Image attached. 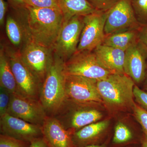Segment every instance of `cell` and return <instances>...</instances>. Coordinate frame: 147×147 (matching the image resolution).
I'll list each match as a JSON object with an SVG mask.
<instances>
[{
  "label": "cell",
  "instance_id": "1",
  "mask_svg": "<svg viewBox=\"0 0 147 147\" xmlns=\"http://www.w3.org/2000/svg\"><path fill=\"white\" fill-rule=\"evenodd\" d=\"M25 8L27 13L22 21L28 41L53 49L64 22L62 11L27 5Z\"/></svg>",
  "mask_w": 147,
  "mask_h": 147
},
{
  "label": "cell",
  "instance_id": "2",
  "mask_svg": "<svg viewBox=\"0 0 147 147\" xmlns=\"http://www.w3.org/2000/svg\"><path fill=\"white\" fill-rule=\"evenodd\" d=\"M134 81L125 74L112 73L97 81V88L105 105L110 111L119 112L133 108L135 102Z\"/></svg>",
  "mask_w": 147,
  "mask_h": 147
},
{
  "label": "cell",
  "instance_id": "3",
  "mask_svg": "<svg viewBox=\"0 0 147 147\" xmlns=\"http://www.w3.org/2000/svg\"><path fill=\"white\" fill-rule=\"evenodd\" d=\"M65 76L64 61L54 53L40 94V101L47 116H55L65 100Z\"/></svg>",
  "mask_w": 147,
  "mask_h": 147
},
{
  "label": "cell",
  "instance_id": "4",
  "mask_svg": "<svg viewBox=\"0 0 147 147\" xmlns=\"http://www.w3.org/2000/svg\"><path fill=\"white\" fill-rule=\"evenodd\" d=\"M96 107L91 104L74 102L66 98L54 117L66 129L75 132L102 119V113L96 109Z\"/></svg>",
  "mask_w": 147,
  "mask_h": 147
},
{
  "label": "cell",
  "instance_id": "5",
  "mask_svg": "<svg viewBox=\"0 0 147 147\" xmlns=\"http://www.w3.org/2000/svg\"><path fill=\"white\" fill-rule=\"evenodd\" d=\"M3 47L15 77L17 92L39 100L41 84L22 60L20 50L9 46Z\"/></svg>",
  "mask_w": 147,
  "mask_h": 147
},
{
  "label": "cell",
  "instance_id": "6",
  "mask_svg": "<svg viewBox=\"0 0 147 147\" xmlns=\"http://www.w3.org/2000/svg\"><path fill=\"white\" fill-rule=\"evenodd\" d=\"M64 70L66 75L82 76L97 81L112 73L100 65L93 51L76 52L64 62Z\"/></svg>",
  "mask_w": 147,
  "mask_h": 147
},
{
  "label": "cell",
  "instance_id": "7",
  "mask_svg": "<svg viewBox=\"0 0 147 147\" xmlns=\"http://www.w3.org/2000/svg\"><path fill=\"white\" fill-rule=\"evenodd\" d=\"M97 81L82 76L66 75V98L78 103L96 106L103 104L98 90Z\"/></svg>",
  "mask_w": 147,
  "mask_h": 147
},
{
  "label": "cell",
  "instance_id": "8",
  "mask_svg": "<svg viewBox=\"0 0 147 147\" xmlns=\"http://www.w3.org/2000/svg\"><path fill=\"white\" fill-rule=\"evenodd\" d=\"M84 16H75L65 20L53 46V53L64 62L77 50L84 26Z\"/></svg>",
  "mask_w": 147,
  "mask_h": 147
},
{
  "label": "cell",
  "instance_id": "9",
  "mask_svg": "<svg viewBox=\"0 0 147 147\" xmlns=\"http://www.w3.org/2000/svg\"><path fill=\"white\" fill-rule=\"evenodd\" d=\"M142 26L134 14L130 0H119L107 10L105 36L129 30H139Z\"/></svg>",
  "mask_w": 147,
  "mask_h": 147
},
{
  "label": "cell",
  "instance_id": "10",
  "mask_svg": "<svg viewBox=\"0 0 147 147\" xmlns=\"http://www.w3.org/2000/svg\"><path fill=\"white\" fill-rule=\"evenodd\" d=\"M107 13V11H96L84 16V26L76 53L92 51L102 44Z\"/></svg>",
  "mask_w": 147,
  "mask_h": 147
},
{
  "label": "cell",
  "instance_id": "11",
  "mask_svg": "<svg viewBox=\"0 0 147 147\" xmlns=\"http://www.w3.org/2000/svg\"><path fill=\"white\" fill-rule=\"evenodd\" d=\"M7 113L40 126H42L47 116L39 100L24 96L18 92L11 94Z\"/></svg>",
  "mask_w": 147,
  "mask_h": 147
},
{
  "label": "cell",
  "instance_id": "12",
  "mask_svg": "<svg viewBox=\"0 0 147 147\" xmlns=\"http://www.w3.org/2000/svg\"><path fill=\"white\" fill-rule=\"evenodd\" d=\"M20 52L24 62L42 84L53 61V48L29 41Z\"/></svg>",
  "mask_w": 147,
  "mask_h": 147
},
{
  "label": "cell",
  "instance_id": "13",
  "mask_svg": "<svg viewBox=\"0 0 147 147\" xmlns=\"http://www.w3.org/2000/svg\"><path fill=\"white\" fill-rule=\"evenodd\" d=\"M1 134L31 142L42 137L41 126L28 122L7 114L1 116Z\"/></svg>",
  "mask_w": 147,
  "mask_h": 147
},
{
  "label": "cell",
  "instance_id": "14",
  "mask_svg": "<svg viewBox=\"0 0 147 147\" xmlns=\"http://www.w3.org/2000/svg\"><path fill=\"white\" fill-rule=\"evenodd\" d=\"M147 69V50L139 40L125 51L124 73L135 84L144 82Z\"/></svg>",
  "mask_w": 147,
  "mask_h": 147
},
{
  "label": "cell",
  "instance_id": "15",
  "mask_svg": "<svg viewBox=\"0 0 147 147\" xmlns=\"http://www.w3.org/2000/svg\"><path fill=\"white\" fill-rule=\"evenodd\" d=\"M41 128L48 147H76L73 140L74 132L66 129L55 117L47 116Z\"/></svg>",
  "mask_w": 147,
  "mask_h": 147
},
{
  "label": "cell",
  "instance_id": "16",
  "mask_svg": "<svg viewBox=\"0 0 147 147\" xmlns=\"http://www.w3.org/2000/svg\"><path fill=\"white\" fill-rule=\"evenodd\" d=\"M93 51L98 61L103 68L112 73L125 74V51L102 44Z\"/></svg>",
  "mask_w": 147,
  "mask_h": 147
},
{
  "label": "cell",
  "instance_id": "17",
  "mask_svg": "<svg viewBox=\"0 0 147 147\" xmlns=\"http://www.w3.org/2000/svg\"><path fill=\"white\" fill-rule=\"evenodd\" d=\"M110 121L105 120L90 124L75 131L73 135V140L76 147H84L95 144L108 128Z\"/></svg>",
  "mask_w": 147,
  "mask_h": 147
},
{
  "label": "cell",
  "instance_id": "18",
  "mask_svg": "<svg viewBox=\"0 0 147 147\" xmlns=\"http://www.w3.org/2000/svg\"><path fill=\"white\" fill-rule=\"evenodd\" d=\"M7 35L16 50H21L28 42L26 31L22 21L9 16L5 22Z\"/></svg>",
  "mask_w": 147,
  "mask_h": 147
},
{
  "label": "cell",
  "instance_id": "19",
  "mask_svg": "<svg viewBox=\"0 0 147 147\" xmlns=\"http://www.w3.org/2000/svg\"><path fill=\"white\" fill-rule=\"evenodd\" d=\"M139 30H129L106 36L102 44L125 52L139 40Z\"/></svg>",
  "mask_w": 147,
  "mask_h": 147
},
{
  "label": "cell",
  "instance_id": "20",
  "mask_svg": "<svg viewBox=\"0 0 147 147\" xmlns=\"http://www.w3.org/2000/svg\"><path fill=\"white\" fill-rule=\"evenodd\" d=\"M65 20L75 16H85L96 11L87 0H60Z\"/></svg>",
  "mask_w": 147,
  "mask_h": 147
},
{
  "label": "cell",
  "instance_id": "21",
  "mask_svg": "<svg viewBox=\"0 0 147 147\" xmlns=\"http://www.w3.org/2000/svg\"><path fill=\"white\" fill-rule=\"evenodd\" d=\"M0 87L7 90L11 94L18 91L9 59L3 45H1L0 50Z\"/></svg>",
  "mask_w": 147,
  "mask_h": 147
},
{
  "label": "cell",
  "instance_id": "22",
  "mask_svg": "<svg viewBox=\"0 0 147 147\" xmlns=\"http://www.w3.org/2000/svg\"><path fill=\"white\" fill-rule=\"evenodd\" d=\"M137 21L142 26L147 25V0H130Z\"/></svg>",
  "mask_w": 147,
  "mask_h": 147
},
{
  "label": "cell",
  "instance_id": "23",
  "mask_svg": "<svg viewBox=\"0 0 147 147\" xmlns=\"http://www.w3.org/2000/svg\"><path fill=\"white\" fill-rule=\"evenodd\" d=\"M132 138V133L124 124L119 122L116 125L113 139L114 144H120L125 143L131 140Z\"/></svg>",
  "mask_w": 147,
  "mask_h": 147
},
{
  "label": "cell",
  "instance_id": "24",
  "mask_svg": "<svg viewBox=\"0 0 147 147\" xmlns=\"http://www.w3.org/2000/svg\"><path fill=\"white\" fill-rule=\"evenodd\" d=\"M31 142L0 134V147H30Z\"/></svg>",
  "mask_w": 147,
  "mask_h": 147
},
{
  "label": "cell",
  "instance_id": "25",
  "mask_svg": "<svg viewBox=\"0 0 147 147\" xmlns=\"http://www.w3.org/2000/svg\"><path fill=\"white\" fill-rule=\"evenodd\" d=\"M25 1L26 5L33 7L52 8L61 11L60 0H25Z\"/></svg>",
  "mask_w": 147,
  "mask_h": 147
},
{
  "label": "cell",
  "instance_id": "26",
  "mask_svg": "<svg viewBox=\"0 0 147 147\" xmlns=\"http://www.w3.org/2000/svg\"><path fill=\"white\" fill-rule=\"evenodd\" d=\"M134 116L147 136V111L135 102L132 108Z\"/></svg>",
  "mask_w": 147,
  "mask_h": 147
},
{
  "label": "cell",
  "instance_id": "27",
  "mask_svg": "<svg viewBox=\"0 0 147 147\" xmlns=\"http://www.w3.org/2000/svg\"><path fill=\"white\" fill-rule=\"evenodd\" d=\"M11 95V94L7 90L0 87V116L7 113L10 103Z\"/></svg>",
  "mask_w": 147,
  "mask_h": 147
},
{
  "label": "cell",
  "instance_id": "28",
  "mask_svg": "<svg viewBox=\"0 0 147 147\" xmlns=\"http://www.w3.org/2000/svg\"><path fill=\"white\" fill-rule=\"evenodd\" d=\"M96 9L106 11L111 8L119 0H87Z\"/></svg>",
  "mask_w": 147,
  "mask_h": 147
},
{
  "label": "cell",
  "instance_id": "29",
  "mask_svg": "<svg viewBox=\"0 0 147 147\" xmlns=\"http://www.w3.org/2000/svg\"><path fill=\"white\" fill-rule=\"evenodd\" d=\"M134 100L137 103L147 111V92L135 85L134 88Z\"/></svg>",
  "mask_w": 147,
  "mask_h": 147
},
{
  "label": "cell",
  "instance_id": "30",
  "mask_svg": "<svg viewBox=\"0 0 147 147\" xmlns=\"http://www.w3.org/2000/svg\"><path fill=\"white\" fill-rule=\"evenodd\" d=\"M139 39L147 50V25L142 26L139 29Z\"/></svg>",
  "mask_w": 147,
  "mask_h": 147
},
{
  "label": "cell",
  "instance_id": "31",
  "mask_svg": "<svg viewBox=\"0 0 147 147\" xmlns=\"http://www.w3.org/2000/svg\"><path fill=\"white\" fill-rule=\"evenodd\" d=\"M7 9V3L4 0H0V24L3 26L5 23V17Z\"/></svg>",
  "mask_w": 147,
  "mask_h": 147
},
{
  "label": "cell",
  "instance_id": "32",
  "mask_svg": "<svg viewBox=\"0 0 147 147\" xmlns=\"http://www.w3.org/2000/svg\"><path fill=\"white\" fill-rule=\"evenodd\" d=\"M30 147H49L43 137H40L31 142Z\"/></svg>",
  "mask_w": 147,
  "mask_h": 147
},
{
  "label": "cell",
  "instance_id": "33",
  "mask_svg": "<svg viewBox=\"0 0 147 147\" xmlns=\"http://www.w3.org/2000/svg\"><path fill=\"white\" fill-rule=\"evenodd\" d=\"M14 3L20 6H24L25 7L26 4V1L25 0H11Z\"/></svg>",
  "mask_w": 147,
  "mask_h": 147
},
{
  "label": "cell",
  "instance_id": "34",
  "mask_svg": "<svg viewBox=\"0 0 147 147\" xmlns=\"http://www.w3.org/2000/svg\"><path fill=\"white\" fill-rule=\"evenodd\" d=\"M142 147H147V136L144 134L142 139Z\"/></svg>",
  "mask_w": 147,
  "mask_h": 147
},
{
  "label": "cell",
  "instance_id": "35",
  "mask_svg": "<svg viewBox=\"0 0 147 147\" xmlns=\"http://www.w3.org/2000/svg\"><path fill=\"white\" fill-rule=\"evenodd\" d=\"M143 83H144V88L145 90L147 92V69L146 77H145V79Z\"/></svg>",
  "mask_w": 147,
  "mask_h": 147
},
{
  "label": "cell",
  "instance_id": "36",
  "mask_svg": "<svg viewBox=\"0 0 147 147\" xmlns=\"http://www.w3.org/2000/svg\"><path fill=\"white\" fill-rule=\"evenodd\" d=\"M84 147H106V146L105 144H92L88 145V146H86Z\"/></svg>",
  "mask_w": 147,
  "mask_h": 147
}]
</instances>
